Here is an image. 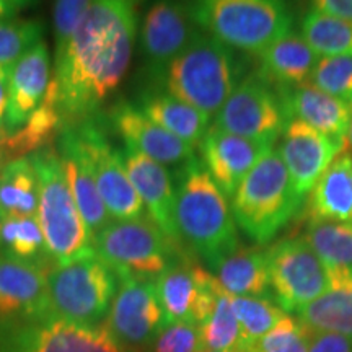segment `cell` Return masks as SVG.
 <instances>
[{"label":"cell","mask_w":352,"mask_h":352,"mask_svg":"<svg viewBox=\"0 0 352 352\" xmlns=\"http://www.w3.org/2000/svg\"><path fill=\"white\" fill-rule=\"evenodd\" d=\"M116 151L132 186L142 201L147 217L164 233L165 239L179 250L182 245L175 228L176 188L170 171L166 166L132 148L121 147Z\"/></svg>","instance_id":"cell-19"},{"label":"cell","mask_w":352,"mask_h":352,"mask_svg":"<svg viewBox=\"0 0 352 352\" xmlns=\"http://www.w3.org/2000/svg\"><path fill=\"white\" fill-rule=\"evenodd\" d=\"M165 91L212 118L240 83L235 52L202 32L160 74Z\"/></svg>","instance_id":"cell-4"},{"label":"cell","mask_w":352,"mask_h":352,"mask_svg":"<svg viewBox=\"0 0 352 352\" xmlns=\"http://www.w3.org/2000/svg\"><path fill=\"white\" fill-rule=\"evenodd\" d=\"M310 83L352 108V56L320 57Z\"/></svg>","instance_id":"cell-37"},{"label":"cell","mask_w":352,"mask_h":352,"mask_svg":"<svg viewBox=\"0 0 352 352\" xmlns=\"http://www.w3.org/2000/svg\"><path fill=\"white\" fill-rule=\"evenodd\" d=\"M0 352H122L107 329L47 318L0 327Z\"/></svg>","instance_id":"cell-13"},{"label":"cell","mask_w":352,"mask_h":352,"mask_svg":"<svg viewBox=\"0 0 352 352\" xmlns=\"http://www.w3.org/2000/svg\"><path fill=\"white\" fill-rule=\"evenodd\" d=\"M109 124L124 147L147 155L164 166H184L195 160V147L157 126L135 104L120 101L109 111Z\"/></svg>","instance_id":"cell-18"},{"label":"cell","mask_w":352,"mask_h":352,"mask_svg":"<svg viewBox=\"0 0 352 352\" xmlns=\"http://www.w3.org/2000/svg\"><path fill=\"white\" fill-rule=\"evenodd\" d=\"M3 217H6V215H3V212H2V210H0V228H2V222H3Z\"/></svg>","instance_id":"cell-48"},{"label":"cell","mask_w":352,"mask_h":352,"mask_svg":"<svg viewBox=\"0 0 352 352\" xmlns=\"http://www.w3.org/2000/svg\"><path fill=\"white\" fill-rule=\"evenodd\" d=\"M135 107L157 126L164 127L192 147H199L210 127L209 116L166 91H147L140 96Z\"/></svg>","instance_id":"cell-28"},{"label":"cell","mask_w":352,"mask_h":352,"mask_svg":"<svg viewBox=\"0 0 352 352\" xmlns=\"http://www.w3.org/2000/svg\"><path fill=\"white\" fill-rule=\"evenodd\" d=\"M91 0H59L52 8V32H54V60L63 57L70 39L88 8Z\"/></svg>","instance_id":"cell-39"},{"label":"cell","mask_w":352,"mask_h":352,"mask_svg":"<svg viewBox=\"0 0 352 352\" xmlns=\"http://www.w3.org/2000/svg\"><path fill=\"white\" fill-rule=\"evenodd\" d=\"M311 10L352 21V0H316L311 3Z\"/></svg>","instance_id":"cell-42"},{"label":"cell","mask_w":352,"mask_h":352,"mask_svg":"<svg viewBox=\"0 0 352 352\" xmlns=\"http://www.w3.org/2000/svg\"><path fill=\"white\" fill-rule=\"evenodd\" d=\"M3 165H6V158H3V157H0V171H2Z\"/></svg>","instance_id":"cell-47"},{"label":"cell","mask_w":352,"mask_h":352,"mask_svg":"<svg viewBox=\"0 0 352 352\" xmlns=\"http://www.w3.org/2000/svg\"><path fill=\"white\" fill-rule=\"evenodd\" d=\"M28 157L38 171L36 217L43 230L47 258L57 266L94 253V233L77 208L57 148L47 145Z\"/></svg>","instance_id":"cell-3"},{"label":"cell","mask_w":352,"mask_h":352,"mask_svg":"<svg viewBox=\"0 0 352 352\" xmlns=\"http://www.w3.org/2000/svg\"><path fill=\"white\" fill-rule=\"evenodd\" d=\"M64 126L63 114L57 108V95L54 82L51 80L47 94L43 103L34 109L32 116L26 120L21 129L7 135L3 155L13 158L28 157L32 153L47 147L51 140L59 135Z\"/></svg>","instance_id":"cell-29"},{"label":"cell","mask_w":352,"mask_h":352,"mask_svg":"<svg viewBox=\"0 0 352 352\" xmlns=\"http://www.w3.org/2000/svg\"><path fill=\"white\" fill-rule=\"evenodd\" d=\"M189 8L202 32L230 50L256 56L294 25L287 6L277 0H202Z\"/></svg>","instance_id":"cell-6"},{"label":"cell","mask_w":352,"mask_h":352,"mask_svg":"<svg viewBox=\"0 0 352 352\" xmlns=\"http://www.w3.org/2000/svg\"><path fill=\"white\" fill-rule=\"evenodd\" d=\"M175 188L179 245H186L208 267L235 252L240 243L232 208L199 158L183 166Z\"/></svg>","instance_id":"cell-2"},{"label":"cell","mask_w":352,"mask_h":352,"mask_svg":"<svg viewBox=\"0 0 352 352\" xmlns=\"http://www.w3.org/2000/svg\"><path fill=\"white\" fill-rule=\"evenodd\" d=\"M120 287V277L94 253L47 272L51 318L88 328L103 327Z\"/></svg>","instance_id":"cell-7"},{"label":"cell","mask_w":352,"mask_h":352,"mask_svg":"<svg viewBox=\"0 0 352 352\" xmlns=\"http://www.w3.org/2000/svg\"><path fill=\"white\" fill-rule=\"evenodd\" d=\"M346 151H352V114L349 121V129H347L346 134Z\"/></svg>","instance_id":"cell-46"},{"label":"cell","mask_w":352,"mask_h":352,"mask_svg":"<svg viewBox=\"0 0 352 352\" xmlns=\"http://www.w3.org/2000/svg\"><path fill=\"white\" fill-rule=\"evenodd\" d=\"M44 26L38 20L10 19L0 21V77L8 78L15 65L43 41Z\"/></svg>","instance_id":"cell-35"},{"label":"cell","mask_w":352,"mask_h":352,"mask_svg":"<svg viewBox=\"0 0 352 352\" xmlns=\"http://www.w3.org/2000/svg\"><path fill=\"white\" fill-rule=\"evenodd\" d=\"M8 108V78L0 77V126H3Z\"/></svg>","instance_id":"cell-44"},{"label":"cell","mask_w":352,"mask_h":352,"mask_svg":"<svg viewBox=\"0 0 352 352\" xmlns=\"http://www.w3.org/2000/svg\"><path fill=\"white\" fill-rule=\"evenodd\" d=\"M138 25L132 2H91L67 50L54 60L52 82L64 126L96 116L120 87L129 69Z\"/></svg>","instance_id":"cell-1"},{"label":"cell","mask_w":352,"mask_h":352,"mask_svg":"<svg viewBox=\"0 0 352 352\" xmlns=\"http://www.w3.org/2000/svg\"><path fill=\"white\" fill-rule=\"evenodd\" d=\"M209 272L232 297L271 298L266 250L239 246L235 252L212 264Z\"/></svg>","instance_id":"cell-24"},{"label":"cell","mask_w":352,"mask_h":352,"mask_svg":"<svg viewBox=\"0 0 352 352\" xmlns=\"http://www.w3.org/2000/svg\"><path fill=\"white\" fill-rule=\"evenodd\" d=\"M302 202L279 153L271 148L240 183L230 208L241 230L264 245L287 226Z\"/></svg>","instance_id":"cell-5"},{"label":"cell","mask_w":352,"mask_h":352,"mask_svg":"<svg viewBox=\"0 0 352 352\" xmlns=\"http://www.w3.org/2000/svg\"><path fill=\"white\" fill-rule=\"evenodd\" d=\"M51 54L41 41L23 56L8 77V108L3 121L7 135L23 127L43 103L51 83Z\"/></svg>","instance_id":"cell-21"},{"label":"cell","mask_w":352,"mask_h":352,"mask_svg":"<svg viewBox=\"0 0 352 352\" xmlns=\"http://www.w3.org/2000/svg\"><path fill=\"white\" fill-rule=\"evenodd\" d=\"M302 36L318 57L352 56V21L310 10L302 20Z\"/></svg>","instance_id":"cell-32"},{"label":"cell","mask_w":352,"mask_h":352,"mask_svg":"<svg viewBox=\"0 0 352 352\" xmlns=\"http://www.w3.org/2000/svg\"><path fill=\"white\" fill-rule=\"evenodd\" d=\"M0 253L26 261H50L43 230L33 215H6L0 228Z\"/></svg>","instance_id":"cell-34"},{"label":"cell","mask_w":352,"mask_h":352,"mask_svg":"<svg viewBox=\"0 0 352 352\" xmlns=\"http://www.w3.org/2000/svg\"><path fill=\"white\" fill-rule=\"evenodd\" d=\"M310 220L352 223V155L341 153L321 175L308 199Z\"/></svg>","instance_id":"cell-27"},{"label":"cell","mask_w":352,"mask_h":352,"mask_svg":"<svg viewBox=\"0 0 352 352\" xmlns=\"http://www.w3.org/2000/svg\"><path fill=\"white\" fill-rule=\"evenodd\" d=\"M204 351H243L239 320L232 307V296L219 289L208 316L199 324Z\"/></svg>","instance_id":"cell-33"},{"label":"cell","mask_w":352,"mask_h":352,"mask_svg":"<svg viewBox=\"0 0 352 352\" xmlns=\"http://www.w3.org/2000/svg\"><path fill=\"white\" fill-rule=\"evenodd\" d=\"M39 179L30 157L8 160L0 171V210L3 215L38 214Z\"/></svg>","instance_id":"cell-30"},{"label":"cell","mask_w":352,"mask_h":352,"mask_svg":"<svg viewBox=\"0 0 352 352\" xmlns=\"http://www.w3.org/2000/svg\"><path fill=\"white\" fill-rule=\"evenodd\" d=\"M52 263L0 253V327L51 318L47 272Z\"/></svg>","instance_id":"cell-14"},{"label":"cell","mask_w":352,"mask_h":352,"mask_svg":"<svg viewBox=\"0 0 352 352\" xmlns=\"http://www.w3.org/2000/svg\"><path fill=\"white\" fill-rule=\"evenodd\" d=\"M94 252L116 276L157 279L178 261L179 250L171 245L148 217L113 220L94 235Z\"/></svg>","instance_id":"cell-8"},{"label":"cell","mask_w":352,"mask_h":352,"mask_svg":"<svg viewBox=\"0 0 352 352\" xmlns=\"http://www.w3.org/2000/svg\"><path fill=\"white\" fill-rule=\"evenodd\" d=\"M6 142H7V132L3 129V126H0V157L6 158L3 151H6Z\"/></svg>","instance_id":"cell-45"},{"label":"cell","mask_w":352,"mask_h":352,"mask_svg":"<svg viewBox=\"0 0 352 352\" xmlns=\"http://www.w3.org/2000/svg\"><path fill=\"white\" fill-rule=\"evenodd\" d=\"M148 349L151 352H204L199 327L195 323L165 324Z\"/></svg>","instance_id":"cell-40"},{"label":"cell","mask_w":352,"mask_h":352,"mask_svg":"<svg viewBox=\"0 0 352 352\" xmlns=\"http://www.w3.org/2000/svg\"><path fill=\"white\" fill-rule=\"evenodd\" d=\"M103 328L122 352L148 349L164 328L155 279L122 277Z\"/></svg>","instance_id":"cell-12"},{"label":"cell","mask_w":352,"mask_h":352,"mask_svg":"<svg viewBox=\"0 0 352 352\" xmlns=\"http://www.w3.org/2000/svg\"><path fill=\"white\" fill-rule=\"evenodd\" d=\"M329 287L297 311V318L314 333L352 338V272L328 271Z\"/></svg>","instance_id":"cell-25"},{"label":"cell","mask_w":352,"mask_h":352,"mask_svg":"<svg viewBox=\"0 0 352 352\" xmlns=\"http://www.w3.org/2000/svg\"><path fill=\"white\" fill-rule=\"evenodd\" d=\"M204 352H243V351H204Z\"/></svg>","instance_id":"cell-49"},{"label":"cell","mask_w":352,"mask_h":352,"mask_svg":"<svg viewBox=\"0 0 352 352\" xmlns=\"http://www.w3.org/2000/svg\"><path fill=\"white\" fill-rule=\"evenodd\" d=\"M201 33L189 3L157 2L144 15L140 52L148 67L162 74Z\"/></svg>","instance_id":"cell-17"},{"label":"cell","mask_w":352,"mask_h":352,"mask_svg":"<svg viewBox=\"0 0 352 352\" xmlns=\"http://www.w3.org/2000/svg\"><path fill=\"white\" fill-rule=\"evenodd\" d=\"M155 285L164 327L171 323H195L199 327L222 287L208 270L182 261L158 276Z\"/></svg>","instance_id":"cell-15"},{"label":"cell","mask_w":352,"mask_h":352,"mask_svg":"<svg viewBox=\"0 0 352 352\" xmlns=\"http://www.w3.org/2000/svg\"><path fill=\"white\" fill-rule=\"evenodd\" d=\"M271 148L274 145L240 138L215 126L209 127L199 144L202 165L227 199H232L245 176Z\"/></svg>","instance_id":"cell-20"},{"label":"cell","mask_w":352,"mask_h":352,"mask_svg":"<svg viewBox=\"0 0 352 352\" xmlns=\"http://www.w3.org/2000/svg\"><path fill=\"white\" fill-rule=\"evenodd\" d=\"M308 352H352V338L334 333L311 331Z\"/></svg>","instance_id":"cell-41"},{"label":"cell","mask_w":352,"mask_h":352,"mask_svg":"<svg viewBox=\"0 0 352 352\" xmlns=\"http://www.w3.org/2000/svg\"><path fill=\"white\" fill-rule=\"evenodd\" d=\"M289 122L283 98L259 76L245 77L215 114L214 124L240 138L274 145Z\"/></svg>","instance_id":"cell-11"},{"label":"cell","mask_w":352,"mask_h":352,"mask_svg":"<svg viewBox=\"0 0 352 352\" xmlns=\"http://www.w3.org/2000/svg\"><path fill=\"white\" fill-rule=\"evenodd\" d=\"M276 151L296 191L305 197L328 166L346 152V140L333 139L305 122L290 120Z\"/></svg>","instance_id":"cell-16"},{"label":"cell","mask_w":352,"mask_h":352,"mask_svg":"<svg viewBox=\"0 0 352 352\" xmlns=\"http://www.w3.org/2000/svg\"><path fill=\"white\" fill-rule=\"evenodd\" d=\"M26 7V2H19V0H0V21L15 19L19 12Z\"/></svg>","instance_id":"cell-43"},{"label":"cell","mask_w":352,"mask_h":352,"mask_svg":"<svg viewBox=\"0 0 352 352\" xmlns=\"http://www.w3.org/2000/svg\"><path fill=\"white\" fill-rule=\"evenodd\" d=\"M303 239L328 271L352 272V223L310 220Z\"/></svg>","instance_id":"cell-31"},{"label":"cell","mask_w":352,"mask_h":352,"mask_svg":"<svg viewBox=\"0 0 352 352\" xmlns=\"http://www.w3.org/2000/svg\"><path fill=\"white\" fill-rule=\"evenodd\" d=\"M56 148L60 158H63L70 191H72L77 208L80 210L82 219L85 220L87 227L95 235V233L109 226L113 220L109 217L103 199H101L90 166H88L85 158L78 152L72 140L63 132H59V135H57Z\"/></svg>","instance_id":"cell-26"},{"label":"cell","mask_w":352,"mask_h":352,"mask_svg":"<svg viewBox=\"0 0 352 352\" xmlns=\"http://www.w3.org/2000/svg\"><path fill=\"white\" fill-rule=\"evenodd\" d=\"M259 77L279 88H292L310 83L320 57L308 46L302 34L290 32L258 54Z\"/></svg>","instance_id":"cell-23"},{"label":"cell","mask_w":352,"mask_h":352,"mask_svg":"<svg viewBox=\"0 0 352 352\" xmlns=\"http://www.w3.org/2000/svg\"><path fill=\"white\" fill-rule=\"evenodd\" d=\"M311 331L296 316L285 314L283 320L245 352H308Z\"/></svg>","instance_id":"cell-38"},{"label":"cell","mask_w":352,"mask_h":352,"mask_svg":"<svg viewBox=\"0 0 352 352\" xmlns=\"http://www.w3.org/2000/svg\"><path fill=\"white\" fill-rule=\"evenodd\" d=\"M279 95L283 98L289 121L298 120L320 131L321 134L346 140L352 108L344 101L324 94L311 83L280 88Z\"/></svg>","instance_id":"cell-22"},{"label":"cell","mask_w":352,"mask_h":352,"mask_svg":"<svg viewBox=\"0 0 352 352\" xmlns=\"http://www.w3.org/2000/svg\"><path fill=\"white\" fill-rule=\"evenodd\" d=\"M271 292L285 314H297L329 287V272L307 240L284 239L266 250Z\"/></svg>","instance_id":"cell-10"},{"label":"cell","mask_w":352,"mask_h":352,"mask_svg":"<svg viewBox=\"0 0 352 352\" xmlns=\"http://www.w3.org/2000/svg\"><path fill=\"white\" fill-rule=\"evenodd\" d=\"M232 307L240 324L243 352L271 331L285 315L277 303L266 297H232Z\"/></svg>","instance_id":"cell-36"},{"label":"cell","mask_w":352,"mask_h":352,"mask_svg":"<svg viewBox=\"0 0 352 352\" xmlns=\"http://www.w3.org/2000/svg\"><path fill=\"white\" fill-rule=\"evenodd\" d=\"M60 132L72 140L90 166L111 220L121 222L147 217L142 201L121 164L120 153L108 140L101 120L94 116L76 124L64 126Z\"/></svg>","instance_id":"cell-9"}]
</instances>
